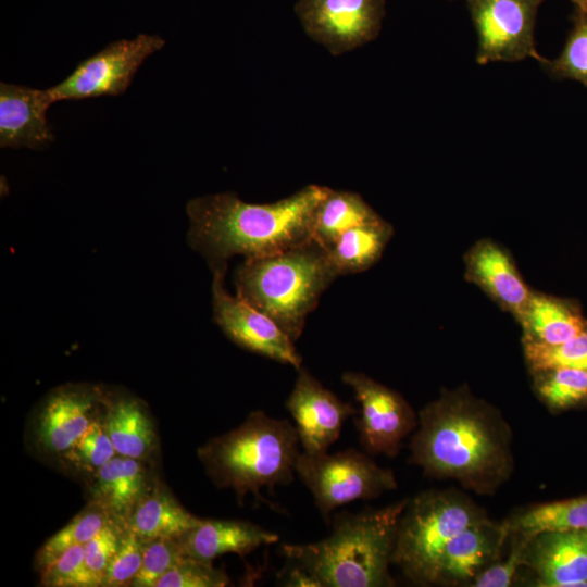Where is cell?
I'll return each mask as SVG.
<instances>
[{
	"instance_id": "6da1fadb",
	"label": "cell",
	"mask_w": 587,
	"mask_h": 587,
	"mask_svg": "<svg viewBox=\"0 0 587 587\" xmlns=\"http://www.w3.org/2000/svg\"><path fill=\"white\" fill-rule=\"evenodd\" d=\"M410 440V462L424 475L494 496L514 471L513 433L502 412L466 385L442 389L423 407Z\"/></svg>"
},
{
	"instance_id": "7a4b0ae2",
	"label": "cell",
	"mask_w": 587,
	"mask_h": 587,
	"mask_svg": "<svg viewBox=\"0 0 587 587\" xmlns=\"http://www.w3.org/2000/svg\"><path fill=\"white\" fill-rule=\"evenodd\" d=\"M327 187L307 185L271 203H250L234 192L190 199L188 245L200 253L211 270L227 266L228 259L262 257L313 239L316 207Z\"/></svg>"
},
{
	"instance_id": "3957f363",
	"label": "cell",
	"mask_w": 587,
	"mask_h": 587,
	"mask_svg": "<svg viewBox=\"0 0 587 587\" xmlns=\"http://www.w3.org/2000/svg\"><path fill=\"white\" fill-rule=\"evenodd\" d=\"M409 498L380 509L332 515L333 530L310 544H284L288 562L308 572L320 587H391L389 566L397 527Z\"/></svg>"
},
{
	"instance_id": "277c9868",
	"label": "cell",
	"mask_w": 587,
	"mask_h": 587,
	"mask_svg": "<svg viewBox=\"0 0 587 587\" xmlns=\"http://www.w3.org/2000/svg\"><path fill=\"white\" fill-rule=\"evenodd\" d=\"M299 446L295 424L257 410L200 447L198 457L211 480L233 489L241 503L248 494L263 500L262 488L272 491L294 482Z\"/></svg>"
},
{
	"instance_id": "5b68a950",
	"label": "cell",
	"mask_w": 587,
	"mask_h": 587,
	"mask_svg": "<svg viewBox=\"0 0 587 587\" xmlns=\"http://www.w3.org/2000/svg\"><path fill=\"white\" fill-rule=\"evenodd\" d=\"M338 277L314 239L276 253L247 258L234 274L236 295L272 319L294 341L322 294Z\"/></svg>"
},
{
	"instance_id": "8992f818",
	"label": "cell",
	"mask_w": 587,
	"mask_h": 587,
	"mask_svg": "<svg viewBox=\"0 0 587 587\" xmlns=\"http://www.w3.org/2000/svg\"><path fill=\"white\" fill-rule=\"evenodd\" d=\"M485 516V510L458 489H430L409 498L399 519L391 565L416 585H436L449 541Z\"/></svg>"
},
{
	"instance_id": "52a82bcc",
	"label": "cell",
	"mask_w": 587,
	"mask_h": 587,
	"mask_svg": "<svg viewBox=\"0 0 587 587\" xmlns=\"http://www.w3.org/2000/svg\"><path fill=\"white\" fill-rule=\"evenodd\" d=\"M296 474L310 490L322 517L330 524L333 511L355 500H370L398 487L390 469L371 454L348 449L333 454L300 452Z\"/></svg>"
},
{
	"instance_id": "ba28073f",
	"label": "cell",
	"mask_w": 587,
	"mask_h": 587,
	"mask_svg": "<svg viewBox=\"0 0 587 587\" xmlns=\"http://www.w3.org/2000/svg\"><path fill=\"white\" fill-rule=\"evenodd\" d=\"M164 45L162 37L147 34L113 41L47 90L53 102L122 95L143 61Z\"/></svg>"
},
{
	"instance_id": "9c48e42d",
	"label": "cell",
	"mask_w": 587,
	"mask_h": 587,
	"mask_svg": "<svg viewBox=\"0 0 587 587\" xmlns=\"http://www.w3.org/2000/svg\"><path fill=\"white\" fill-rule=\"evenodd\" d=\"M341 380L360 404L353 416L359 440L366 453L395 458L419 425V415L398 391L360 372H345Z\"/></svg>"
},
{
	"instance_id": "30bf717a",
	"label": "cell",
	"mask_w": 587,
	"mask_h": 587,
	"mask_svg": "<svg viewBox=\"0 0 587 587\" xmlns=\"http://www.w3.org/2000/svg\"><path fill=\"white\" fill-rule=\"evenodd\" d=\"M477 35L476 62H540L535 24L544 0H465Z\"/></svg>"
},
{
	"instance_id": "8fae6325",
	"label": "cell",
	"mask_w": 587,
	"mask_h": 587,
	"mask_svg": "<svg viewBox=\"0 0 587 587\" xmlns=\"http://www.w3.org/2000/svg\"><path fill=\"white\" fill-rule=\"evenodd\" d=\"M295 11L305 34L337 57L378 36L385 0H298Z\"/></svg>"
},
{
	"instance_id": "7c38bea8",
	"label": "cell",
	"mask_w": 587,
	"mask_h": 587,
	"mask_svg": "<svg viewBox=\"0 0 587 587\" xmlns=\"http://www.w3.org/2000/svg\"><path fill=\"white\" fill-rule=\"evenodd\" d=\"M226 268H212L215 323L239 347L298 370L302 366V357L296 350L295 341L267 315L226 290Z\"/></svg>"
},
{
	"instance_id": "4fadbf2b",
	"label": "cell",
	"mask_w": 587,
	"mask_h": 587,
	"mask_svg": "<svg viewBox=\"0 0 587 587\" xmlns=\"http://www.w3.org/2000/svg\"><path fill=\"white\" fill-rule=\"evenodd\" d=\"M285 407L298 433L302 452H327L339 438L341 428L359 410L341 401L325 388L305 367L297 370V378Z\"/></svg>"
},
{
	"instance_id": "5bb4252c",
	"label": "cell",
	"mask_w": 587,
	"mask_h": 587,
	"mask_svg": "<svg viewBox=\"0 0 587 587\" xmlns=\"http://www.w3.org/2000/svg\"><path fill=\"white\" fill-rule=\"evenodd\" d=\"M104 397L98 388L70 385L52 391L42 403L36 425L39 447L62 455L100 416Z\"/></svg>"
},
{
	"instance_id": "9a60e30c",
	"label": "cell",
	"mask_w": 587,
	"mask_h": 587,
	"mask_svg": "<svg viewBox=\"0 0 587 587\" xmlns=\"http://www.w3.org/2000/svg\"><path fill=\"white\" fill-rule=\"evenodd\" d=\"M510 535L508 520L495 522L485 516L469 525L445 548L436 585L471 586L479 573L501 559Z\"/></svg>"
},
{
	"instance_id": "2e32d148",
	"label": "cell",
	"mask_w": 587,
	"mask_h": 587,
	"mask_svg": "<svg viewBox=\"0 0 587 587\" xmlns=\"http://www.w3.org/2000/svg\"><path fill=\"white\" fill-rule=\"evenodd\" d=\"M53 103L48 90L0 83V147L42 149L54 136L47 111Z\"/></svg>"
},
{
	"instance_id": "e0dca14e",
	"label": "cell",
	"mask_w": 587,
	"mask_h": 587,
	"mask_svg": "<svg viewBox=\"0 0 587 587\" xmlns=\"http://www.w3.org/2000/svg\"><path fill=\"white\" fill-rule=\"evenodd\" d=\"M465 276L504 311L521 321L533 295L507 250L492 240L477 241L466 253Z\"/></svg>"
},
{
	"instance_id": "ac0fdd59",
	"label": "cell",
	"mask_w": 587,
	"mask_h": 587,
	"mask_svg": "<svg viewBox=\"0 0 587 587\" xmlns=\"http://www.w3.org/2000/svg\"><path fill=\"white\" fill-rule=\"evenodd\" d=\"M525 565L536 576V586H587V548L578 532H542L529 536Z\"/></svg>"
},
{
	"instance_id": "d6986e66",
	"label": "cell",
	"mask_w": 587,
	"mask_h": 587,
	"mask_svg": "<svg viewBox=\"0 0 587 587\" xmlns=\"http://www.w3.org/2000/svg\"><path fill=\"white\" fill-rule=\"evenodd\" d=\"M278 539L277 534L248 521L202 520L179 541L186 555L213 563L214 559L230 552L243 558Z\"/></svg>"
},
{
	"instance_id": "ffe728a7",
	"label": "cell",
	"mask_w": 587,
	"mask_h": 587,
	"mask_svg": "<svg viewBox=\"0 0 587 587\" xmlns=\"http://www.w3.org/2000/svg\"><path fill=\"white\" fill-rule=\"evenodd\" d=\"M91 476L90 503L124 525H127L135 508L151 488L141 461L118 454Z\"/></svg>"
},
{
	"instance_id": "44dd1931",
	"label": "cell",
	"mask_w": 587,
	"mask_h": 587,
	"mask_svg": "<svg viewBox=\"0 0 587 587\" xmlns=\"http://www.w3.org/2000/svg\"><path fill=\"white\" fill-rule=\"evenodd\" d=\"M201 521L165 488L151 486L132 513L127 526L142 540L179 539Z\"/></svg>"
},
{
	"instance_id": "7402d4cb",
	"label": "cell",
	"mask_w": 587,
	"mask_h": 587,
	"mask_svg": "<svg viewBox=\"0 0 587 587\" xmlns=\"http://www.w3.org/2000/svg\"><path fill=\"white\" fill-rule=\"evenodd\" d=\"M104 424L116 454L143 461L153 451L155 432L142 403L135 398L104 399Z\"/></svg>"
},
{
	"instance_id": "603a6c76",
	"label": "cell",
	"mask_w": 587,
	"mask_h": 587,
	"mask_svg": "<svg viewBox=\"0 0 587 587\" xmlns=\"http://www.w3.org/2000/svg\"><path fill=\"white\" fill-rule=\"evenodd\" d=\"M522 342L562 344L587 329V323L569 303L544 294L533 292L519 322Z\"/></svg>"
},
{
	"instance_id": "cb8c5ba5",
	"label": "cell",
	"mask_w": 587,
	"mask_h": 587,
	"mask_svg": "<svg viewBox=\"0 0 587 587\" xmlns=\"http://www.w3.org/2000/svg\"><path fill=\"white\" fill-rule=\"evenodd\" d=\"M392 234V226L382 217L344 233L326 249L338 277L361 273L373 266L380 259Z\"/></svg>"
},
{
	"instance_id": "d4e9b609",
	"label": "cell",
	"mask_w": 587,
	"mask_h": 587,
	"mask_svg": "<svg viewBox=\"0 0 587 587\" xmlns=\"http://www.w3.org/2000/svg\"><path fill=\"white\" fill-rule=\"evenodd\" d=\"M382 216L357 192L327 187L313 220V239L329 248L347 230Z\"/></svg>"
},
{
	"instance_id": "484cf974",
	"label": "cell",
	"mask_w": 587,
	"mask_h": 587,
	"mask_svg": "<svg viewBox=\"0 0 587 587\" xmlns=\"http://www.w3.org/2000/svg\"><path fill=\"white\" fill-rule=\"evenodd\" d=\"M508 520L511 533L534 536L542 532L587 529V495L529 505Z\"/></svg>"
},
{
	"instance_id": "4316f807",
	"label": "cell",
	"mask_w": 587,
	"mask_h": 587,
	"mask_svg": "<svg viewBox=\"0 0 587 587\" xmlns=\"http://www.w3.org/2000/svg\"><path fill=\"white\" fill-rule=\"evenodd\" d=\"M537 398L552 412L587 404V370L555 367L530 372Z\"/></svg>"
},
{
	"instance_id": "83f0119b",
	"label": "cell",
	"mask_w": 587,
	"mask_h": 587,
	"mask_svg": "<svg viewBox=\"0 0 587 587\" xmlns=\"http://www.w3.org/2000/svg\"><path fill=\"white\" fill-rule=\"evenodd\" d=\"M111 520L104 510L90 503L42 545L36 557V565L42 571L70 548L87 544Z\"/></svg>"
},
{
	"instance_id": "f1b7e54d",
	"label": "cell",
	"mask_w": 587,
	"mask_h": 587,
	"mask_svg": "<svg viewBox=\"0 0 587 587\" xmlns=\"http://www.w3.org/2000/svg\"><path fill=\"white\" fill-rule=\"evenodd\" d=\"M573 28L566 43L553 60L539 62L548 74L557 78H571L587 86V13L575 10Z\"/></svg>"
},
{
	"instance_id": "f546056e",
	"label": "cell",
	"mask_w": 587,
	"mask_h": 587,
	"mask_svg": "<svg viewBox=\"0 0 587 587\" xmlns=\"http://www.w3.org/2000/svg\"><path fill=\"white\" fill-rule=\"evenodd\" d=\"M522 344L529 372L555 367L587 370V329L558 345Z\"/></svg>"
},
{
	"instance_id": "4dcf8cb0",
	"label": "cell",
	"mask_w": 587,
	"mask_h": 587,
	"mask_svg": "<svg viewBox=\"0 0 587 587\" xmlns=\"http://www.w3.org/2000/svg\"><path fill=\"white\" fill-rule=\"evenodd\" d=\"M115 455L104 415H100L61 459L75 470L92 475Z\"/></svg>"
},
{
	"instance_id": "1f68e13d",
	"label": "cell",
	"mask_w": 587,
	"mask_h": 587,
	"mask_svg": "<svg viewBox=\"0 0 587 587\" xmlns=\"http://www.w3.org/2000/svg\"><path fill=\"white\" fill-rule=\"evenodd\" d=\"M185 555L179 539L142 540L141 566L132 586L154 587L155 583Z\"/></svg>"
},
{
	"instance_id": "d6a6232c",
	"label": "cell",
	"mask_w": 587,
	"mask_h": 587,
	"mask_svg": "<svg viewBox=\"0 0 587 587\" xmlns=\"http://www.w3.org/2000/svg\"><path fill=\"white\" fill-rule=\"evenodd\" d=\"M229 584L225 571L214 567L213 563L185 555L154 587H225Z\"/></svg>"
},
{
	"instance_id": "836d02e7",
	"label": "cell",
	"mask_w": 587,
	"mask_h": 587,
	"mask_svg": "<svg viewBox=\"0 0 587 587\" xmlns=\"http://www.w3.org/2000/svg\"><path fill=\"white\" fill-rule=\"evenodd\" d=\"M142 561V540L127 525L123 528L120 546L104 573L102 586H132Z\"/></svg>"
},
{
	"instance_id": "e575fe53",
	"label": "cell",
	"mask_w": 587,
	"mask_h": 587,
	"mask_svg": "<svg viewBox=\"0 0 587 587\" xmlns=\"http://www.w3.org/2000/svg\"><path fill=\"white\" fill-rule=\"evenodd\" d=\"M84 545L72 547L45 567L40 583L48 587H96L84 565Z\"/></svg>"
},
{
	"instance_id": "d590c367",
	"label": "cell",
	"mask_w": 587,
	"mask_h": 587,
	"mask_svg": "<svg viewBox=\"0 0 587 587\" xmlns=\"http://www.w3.org/2000/svg\"><path fill=\"white\" fill-rule=\"evenodd\" d=\"M125 526L111 520L92 539L84 545V565L96 587L102 586L104 573L117 551Z\"/></svg>"
},
{
	"instance_id": "8d00e7d4",
	"label": "cell",
	"mask_w": 587,
	"mask_h": 587,
	"mask_svg": "<svg viewBox=\"0 0 587 587\" xmlns=\"http://www.w3.org/2000/svg\"><path fill=\"white\" fill-rule=\"evenodd\" d=\"M511 549L504 560H498L479 573L470 587H508L512 584L517 570L525 565L528 536L511 533Z\"/></svg>"
},
{
	"instance_id": "74e56055",
	"label": "cell",
	"mask_w": 587,
	"mask_h": 587,
	"mask_svg": "<svg viewBox=\"0 0 587 587\" xmlns=\"http://www.w3.org/2000/svg\"><path fill=\"white\" fill-rule=\"evenodd\" d=\"M283 584L292 587H320L319 583L303 569L289 562V566L284 571Z\"/></svg>"
},
{
	"instance_id": "f35d334b",
	"label": "cell",
	"mask_w": 587,
	"mask_h": 587,
	"mask_svg": "<svg viewBox=\"0 0 587 587\" xmlns=\"http://www.w3.org/2000/svg\"><path fill=\"white\" fill-rule=\"evenodd\" d=\"M575 4V10L587 13V0H570Z\"/></svg>"
},
{
	"instance_id": "ab89813d",
	"label": "cell",
	"mask_w": 587,
	"mask_h": 587,
	"mask_svg": "<svg viewBox=\"0 0 587 587\" xmlns=\"http://www.w3.org/2000/svg\"><path fill=\"white\" fill-rule=\"evenodd\" d=\"M583 542L585 544V547L587 548V529L578 532Z\"/></svg>"
}]
</instances>
